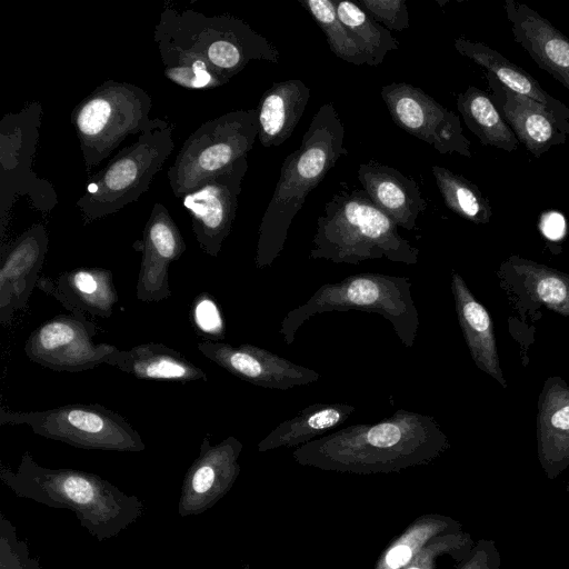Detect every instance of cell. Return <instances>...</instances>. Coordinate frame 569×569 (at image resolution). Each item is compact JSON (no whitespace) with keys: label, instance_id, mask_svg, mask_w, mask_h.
<instances>
[{"label":"cell","instance_id":"cell-6","mask_svg":"<svg viewBox=\"0 0 569 569\" xmlns=\"http://www.w3.org/2000/svg\"><path fill=\"white\" fill-rule=\"evenodd\" d=\"M153 37L164 39L204 61L229 82L253 60L278 63V49L243 20L206 16L192 9L164 8Z\"/></svg>","mask_w":569,"mask_h":569},{"label":"cell","instance_id":"cell-7","mask_svg":"<svg viewBox=\"0 0 569 569\" xmlns=\"http://www.w3.org/2000/svg\"><path fill=\"white\" fill-rule=\"evenodd\" d=\"M152 99L129 82L106 80L71 112L86 170L106 160L128 137L164 129L169 122L151 118Z\"/></svg>","mask_w":569,"mask_h":569},{"label":"cell","instance_id":"cell-2","mask_svg":"<svg viewBox=\"0 0 569 569\" xmlns=\"http://www.w3.org/2000/svg\"><path fill=\"white\" fill-rule=\"evenodd\" d=\"M1 481L19 498L72 511L99 542L117 537L144 513L143 501L127 495L101 476L39 465L26 451L18 468H0Z\"/></svg>","mask_w":569,"mask_h":569},{"label":"cell","instance_id":"cell-12","mask_svg":"<svg viewBox=\"0 0 569 569\" xmlns=\"http://www.w3.org/2000/svg\"><path fill=\"white\" fill-rule=\"evenodd\" d=\"M98 328L82 312L57 315L37 327L24 343L27 357L53 371L79 372L107 365L118 350L113 345L94 342Z\"/></svg>","mask_w":569,"mask_h":569},{"label":"cell","instance_id":"cell-29","mask_svg":"<svg viewBox=\"0 0 569 569\" xmlns=\"http://www.w3.org/2000/svg\"><path fill=\"white\" fill-rule=\"evenodd\" d=\"M457 108L467 128L483 146L507 152L518 149L519 140L487 91L469 86L458 94Z\"/></svg>","mask_w":569,"mask_h":569},{"label":"cell","instance_id":"cell-15","mask_svg":"<svg viewBox=\"0 0 569 569\" xmlns=\"http://www.w3.org/2000/svg\"><path fill=\"white\" fill-rule=\"evenodd\" d=\"M242 449L233 436L216 445L208 437L202 439L199 455L183 477L177 509L180 517L203 513L231 490L240 475Z\"/></svg>","mask_w":569,"mask_h":569},{"label":"cell","instance_id":"cell-40","mask_svg":"<svg viewBox=\"0 0 569 569\" xmlns=\"http://www.w3.org/2000/svg\"><path fill=\"white\" fill-rule=\"evenodd\" d=\"M241 569H252L250 565H244Z\"/></svg>","mask_w":569,"mask_h":569},{"label":"cell","instance_id":"cell-17","mask_svg":"<svg viewBox=\"0 0 569 569\" xmlns=\"http://www.w3.org/2000/svg\"><path fill=\"white\" fill-rule=\"evenodd\" d=\"M49 237L42 223L32 224L0 250V325L9 326L26 308L37 287L48 251Z\"/></svg>","mask_w":569,"mask_h":569},{"label":"cell","instance_id":"cell-24","mask_svg":"<svg viewBox=\"0 0 569 569\" xmlns=\"http://www.w3.org/2000/svg\"><path fill=\"white\" fill-rule=\"evenodd\" d=\"M451 291L458 321L472 360L480 370L506 387L489 312L475 298L458 272H452Z\"/></svg>","mask_w":569,"mask_h":569},{"label":"cell","instance_id":"cell-32","mask_svg":"<svg viewBox=\"0 0 569 569\" xmlns=\"http://www.w3.org/2000/svg\"><path fill=\"white\" fill-rule=\"evenodd\" d=\"M431 172L447 208L476 224L490 221L492 217L490 201L478 186L440 166H432Z\"/></svg>","mask_w":569,"mask_h":569},{"label":"cell","instance_id":"cell-23","mask_svg":"<svg viewBox=\"0 0 569 569\" xmlns=\"http://www.w3.org/2000/svg\"><path fill=\"white\" fill-rule=\"evenodd\" d=\"M453 47L461 56L482 67L510 91L545 106L556 118L560 130L569 137V107L549 94L525 69L482 42L459 37L453 40Z\"/></svg>","mask_w":569,"mask_h":569},{"label":"cell","instance_id":"cell-14","mask_svg":"<svg viewBox=\"0 0 569 569\" xmlns=\"http://www.w3.org/2000/svg\"><path fill=\"white\" fill-rule=\"evenodd\" d=\"M247 170L248 160L244 157L180 198L191 217L192 232L199 247L210 257H218L232 230Z\"/></svg>","mask_w":569,"mask_h":569},{"label":"cell","instance_id":"cell-38","mask_svg":"<svg viewBox=\"0 0 569 569\" xmlns=\"http://www.w3.org/2000/svg\"><path fill=\"white\" fill-rule=\"evenodd\" d=\"M357 3L388 30L402 31L409 28L405 0H359Z\"/></svg>","mask_w":569,"mask_h":569},{"label":"cell","instance_id":"cell-25","mask_svg":"<svg viewBox=\"0 0 569 569\" xmlns=\"http://www.w3.org/2000/svg\"><path fill=\"white\" fill-rule=\"evenodd\" d=\"M538 457L550 480L569 466V387L561 382L547 385L541 393Z\"/></svg>","mask_w":569,"mask_h":569},{"label":"cell","instance_id":"cell-27","mask_svg":"<svg viewBox=\"0 0 569 569\" xmlns=\"http://www.w3.org/2000/svg\"><path fill=\"white\" fill-rule=\"evenodd\" d=\"M310 98V89L300 79L274 82L260 98L258 138L266 147L282 144L299 123Z\"/></svg>","mask_w":569,"mask_h":569},{"label":"cell","instance_id":"cell-36","mask_svg":"<svg viewBox=\"0 0 569 569\" xmlns=\"http://www.w3.org/2000/svg\"><path fill=\"white\" fill-rule=\"evenodd\" d=\"M475 547L470 533L461 531L435 537L429 543L402 569H436L439 557L450 556L463 561Z\"/></svg>","mask_w":569,"mask_h":569},{"label":"cell","instance_id":"cell-26","mask_svg":"<svg viewBox=\"0 0 569 569\" xmlns=\"http://www.w3.org/2000/svg\"><path fill=\"white\" fill-rule=\"evenodd\" d=\"M107 365L143 380L186 383L208 379L201 368L161 342L140 343L129 350L118 349Z\"/></svg>","mask_w":569,"mask_h":569},{"label":"cell","instance_id":"cell-30","mask_svg":"<svg viewBox=\"0 0 569 569\" xmlns=\"http://www.w3.org/2000/svg\"><path fill=\"white\" fill-rule=\"evenodd\" d=\"M461 531L462 525L450 516L421 515L388 545L373 569H402L435 537Z\"/></svg>","mask_w":569,"mask_h":569},{"label":"cell","instance_id":"cell-21","mask_svg":"<svg viewBox=\"0 0 569 569\" xmlns=\"http://www.w3.org/2000/svg\"><path fill=\"white\" fill-rule=\"evenodd\" d=\"M38 289L59 301L70 312L109 318L119 296L112 272L104 268H76L57 277H40Z\"/></svg>","mask_w":569,"mask_h":569},{"label":"cell","instance_id":"cell-3","mask_svg":"<svg viewBox=\"0 0 569 569\" xmlns=\"http://www.w3.org/2000/svg\"><path fill=\"white\" fill-rule=\"evenodd\" d=\"M346 153L343 123L335 106L325 103L313 116L300 147L288 154L281 166L259 227L257 269L271 266L280 256L289 227L307 197Z\"/></svg>","mask_w":569,"mask_h":569},{"label":"cell","instance_id":"cell-20","mask_svg":"<svg viewBox=\"0 0 569 569\" xmlns=\"http://www.w3.org/2000/svg\"><path fill=\"white\" fill-rule=\"evenodd\" d=\"M486 77L493 103L533 157L540 158L552 147L566 143L568 137L545 106L510 91L490 73L486 72Z\"/></svg>","mask_w":569,"mask_h":569},{"label":"cell","instance_id":"cell-28","mask_svg":"<svg viewBox=\"0 0 569 569\" xmlns=\"http://www.w3.org/2000/svg\"><path fill=\"white\" fill-rule=\"evenodd\" d=\"M356 411L350 403H311L280 422L257 446L258 452L299 447L342 425Z\"/></svg>","mask_w":569,"mask_h":569},{"label":"cell","instance_id":"cell-39","mask_svg":"<svg viewBox=\"0 0 569 569\" xmlns=\"http://www.w3.org/2000/svg\"><path fill=\"white\" fill-rule=\"evenodd\" d=\"M501 558L493 540L480 539L456 569H500Z\"/></svg>","mask_w":569,"mask_h":569},{"label":"cell","instance_id":"cell-41","mask_svg":"<svg viewBox=\"0 0 569 569\" xmlns=\"http://www.w3.org/2000/svg\"><path fill=\"white\" fill-rule=\"evenodd\" d=\"M567 490L569 491V482H568V485H567Z\"/></svg>","mask_w":569,"mask_h":569},{"label":"cell","instance_id":"cell-22","mask_svg":"<svg viewBox=\"0 0 569 569\" xmlns=\"http://www.w3.org/2000/svg\"><path fill=\"white\" fill-rule=\"evenodd\" d=\"M358 179L375 204L388 214L398 227L408 231L427 208L417 182L396 168L375 161L361 163Z\"/></svg>","mask_w":569,"mask_h":569},{"label":"cell","instance_id":"cell-8","mask_svg":"<svg viewBox=\"0 0 569 569\" xmlns=\"http://www.w3.org/2000/svg\"><path fill=\"white\" fill-rule=\"evenodd\" d=\"M172 133L170 124L139 134L136 142L89 177L76 202L84 223L117 213L148 191L174 148Z\"/></svg>","mask_w":569,"mask_h":569},{"label":"cell","instance_id":"cell-4","mask_svg":"<svg viewBox=\"0 0 569 569\" xmlns=\"http://www.w3.org/2000/svg\"><path fill=\"white\" fill-rule=\"evenodd\" d=\"M419 249L398 232L396 222L362 190H340L318 217L310 259L359 264L385 258L415 264Z\"/></svg>","mask_w":569,"mask_h":569},{"label":"cell","instance_id":"cell-31","mask_svg":"<svg viewBox=\"0 0 569 569\" xmlns=\"http://www.w3.org/2000/svg\"><path fill=\"white\" fill-rule=\"evenodd\" d=\"M508 264L532 299L557 313L569 316L568 274L516 256L509 258Z\"/></svg>","mask_w":569,"mask_h":569},{"label":"cell","instance_id":"cell-37","mask_svg":"<svg viewBox=\"0 0 569 569\" xmlns=\"http://www.w3.org/2000/svg\"><path fill=\"white\" fill-rule=\"evenodd\" d=\"M190 320L196 332L207 341H222L226 325L214 297L207 292L198 295L191 305Z\"/></svg>","mask_w":569,"mask_h":569},{"label":"cell","instance_id":"cell-33","mask_svg":"<svg viewBox=\"0 0 569 569\" xmlns=\"http://www.w3.org/2000/svg\"><path fill=\"white\" fill-rule=\"evenodd\" d=\"M335 4L339 19L368 57L369 66L382 63L389 51L399 48V42L390 30L377 22L358 3L341 0L335 1Z\"/></svg>","mask_w":569,"mask_h":569},{"label":"cell","instance_id":"cell-19","mask_svg":"<svg viewBox=\"0 0 569 569\" xmlns=\"http://www.w3.org/2000/svg\"><path fill=\"white\" fill-rule=\"evenodd\" d=\"M515 41L569 91V38L527 3L505 0Z\"/></svg>","mask_w":569,"mask_h":569},{"label":"cell","instance_id":"cell-13","mask_svg":"<svg viewBox=\"0 0 569 569\" xmlns=\"http://www.w3.org/2000/svg\"><path fill=\"white\" fill-rule=\"evenodd\" d=\"M381 98L396 126L429 143L439 153L471 158V142L463 134L459 116L421 88L392 82L381 88Z\"/></svg>","mask_w":569,"mask_h":569},{"label":"cell","instance_id":"cell-35","mask_svg":"<svg viewBox=\"0 0 569 569\" xmlns=\"http://www.w3.org/2000/svg\"><path fill=\"white\" fill-rule=\"evenodd\" d=\"M326 36L331 52L338 58L356 64H369L365 51L338 17L335 1L299 0Z\"/></svg>","mask_w":569,"mask_h":569},{"label":"cell","instance_id":"cell-34","mask_svg":"<svg viewBox=\"0 0 569 569\" xmlns=\"http://www.w3.org/2000/svg\"><path fill=\"white\" fill-rule=\"evenodd\" d=\"M164 76L173 83L189 90L213 89L228 83L218 76L204 61L176 44L153 37Z\"/></svg>","mask_w":569,"mask_h":569},{"label":"cell","instance_id":"cell-18","mask_svg":"<svg viewBox=\"0 0 569 569\" xmlns=\"http://www.w3.org/2000/svg\"><path fill=\"white\" fill-rule=\"evenodd\" d=\"M182 234L162 203H154L143 229L141 263L136 296L143 302H159L171 297L169 267L186 251Z\"/></svg>","mask_w":569,"mask_h":569},{"label":"cell","instance_id":"cell-1","mask_svg":"<svg viewBox=\"0 0 569 569\" xmlns=\"http://www.w3.org/2000/svg\"><path fill=\"white\" fill-rule=\"evenodd\" d=\"M449 440L432 416L399 409L376 423L351 425L297 447L293 460L323 471L390 473L440 457Z\"/></svg>","mask_w":569,"mask_h":569},{"label":"cell","instance_id":"cell-10","mask_svg":"<svg viewBox=\"0 0 569 569\" xmlns=\"http://www.w3.org/2000/svg\"><path fill=\"white\" fill-rule=\"evenodd\" d=\"M256 137L257 108L231 111L203 122L186 139L168 170L173 194L181 198L247 157Z\"/></svg>","mask_w":569,"mask_h":569},{"label":"cell","instance_id":"cell-16","mask_svg":"<svg viewBox=\"0 0 569 569\" xmlns=\"http://www.w3.org/2000/svg\"><path fill=\"white\" fill-rule=\"evenodd\" d=\"M197 348L211 362L258 387L288 390L320 379L317 371L250 343L206 340Z\"/></svg>","mask_w":569,"mask_h":569},{"label":"cell","instance_id":"cell-9","mask_svg":"<svg viewBox=\"0 0 569 569\" xmlns=\"http://www.w3.org/2000/svg\"><path fill=\"white\" fill-rule=\"evenodd\" d=\"M0 425H26L36 435L87 450L140 452L139 432L118 412L99 403H72L42 411L0 408Z\"/></svg>","mask_w":569,"mask_h":569},{"label":"cell","instance_id":"cell-5","mask_svg":"<svg viewBox=\"0 0 569 569\" xmlns=\"http://www.w3.org/2000/svg\"><path fill=\"white\" fill-rule=\"evenodd\" d=\"M349 310L382 316L392 325L401 343L413 347L419 316L411 295V281L408 277L377 272L356 273L322 284L303 305L284 316L279 333L287 345H291L298 329L312 316Z\"/></svg>","mask_w":569,"mask_h":569},{"label":"cell","instance_id":"cell-11","mask_svg":"<svg viewBox=\"0 0 569 569\" xmlns=\"http://www.w3.org/2000/svg\"><path fill=\"white\" fill-rule=\"evenodd\" d=\"M42 107L32 102L0 122V236L3 243L9 213L17 198L26 196L34 209L49 212L57 203L53 187L32 170ZM1 243V244H2Z\"/></svg>","mask_w":569,"mask_h":569}]
</instances>
